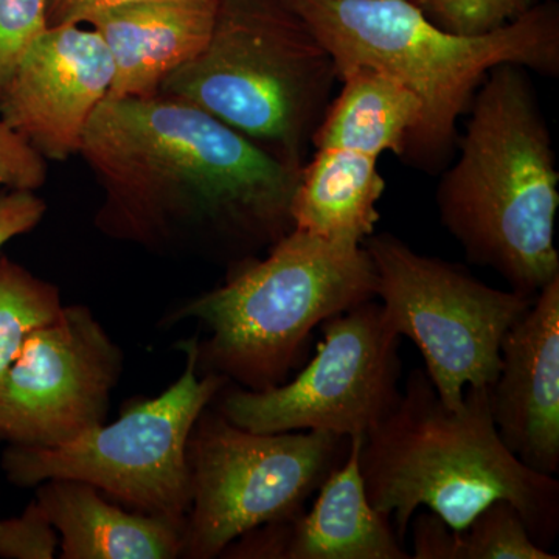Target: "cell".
<instances>
[{"instance_id":"6da1fadb","label":"cell","mask_w":559,"mask_h":559,"mask_svg":"<svg viewBox=\"0 0 559 559\" xmlns=\"http://www.w3.org/2000/svg\"><path fill=\"white\" fill-rule=\"evenodd\" d=\"M79 154L103 190L95 223L116 240L238 263L294 229L301 168L178 98L106 97Z\"/></svg>"},{"instance_id":"7a4b0ae2","label":"cell","mask_w":559,"mask_h":559,"mask_svg":"<svg viewBox=\"0 0 559 559\" xmlns=\"http://www.w3.org/2000/svg\"><path fill=\"white\" fill-rule=\"evenodd\" d=\"M489 388H468L463 406H444L425 370L414 369L399 406L362 437L359 468L371 506L401 543L419 509L452 530L496 500H509L530 536L550 550L559 530V481L514 457L500 440Z\"/></svg>"},{"instance_id":"3957f363","label":"cell","mask_w":559,"mask_h":559,"mask_svg":"<svg viewBox=\"0 0 559 559\" xmlns=\"http://www.w3.org/2000/svg\"><path fill=\"white\" fill-rule=\"evenodd\" d=\"M469 106L457 160L437 189L441 223L469 261L536 297L559 277V173L549 127L521 66L492 69Z\"/></svg>"},{"instance_id":"277c9868","label":"cell","mask_w":559,"mask_h":559,"mask_svg":"<svg viewBox=\"0 0 559 559\" xmlns=\"http://www.w3.org/2000/svg\"><path fill=\"white\" fill-rule=\"evenodd\" d=\"M329 49L337 76L369 68L399 80L421 103V120L401 159L432 170L447 159L457 123L492 69L559 70V14L532 5L484 35L444 31L412 0H285Z\"/></svg>"},{"instance_id":"5b68a950","label":"cell","mask_w":559,"mask_h":559,"mask_svg":"<svg viewBox=\"0 0 559 559\" xmlns=\"http://www.w3.org/2000/svg\"><path fill=\"white\" fill-rule=\"evenodd\" d=\"M264 260L238 261L219 288L190 300L175 319H197L198 370L261 392L288 381L312 330L377 297V274L362 245L293 229Z\"/></svg>"},{"instance_id":"8992f818","label":"cell","mask_w":559,"mask_h":559,"mask_svg":"<svg viewBox=\"0 0 559 559\" xmlns=\"http://www.w3.org/2000/svg\"><path fill=\"white\" fill-rule=\"evenodd\" d=\"M337 80L329 49L285 0H219L207 46L157 95L190 103L304 168Z\"/></svg>"},{"instance_id":"52a82bcc","label":"cell","mask_w":559,"mask_h":559,"mask_svg":"<svg viewBox=\"0 0 559 559\" xmlns=\"http://www.w3.org/2000/svg\"><path fill=\"white\" fill-rule=\"evenodd\" d=\"M197 342L180 344L187 364L175 384L156 399L132 404L112 425L103 423L61 447L9 444L2 457L7 479L17 487L53 479L86 481L124 509L186 527L190 433L202 411L230 382L198 370Z\"/></svg>"},{"instance_id":"ba28073f","label":"cell","mask_w":559,"mask_h":559,"mask_svg":"<svg viewBox=\"0 0 559 559\" xmlns=\"http://www.w3.org/2000/svg\"><path fill=\"white\" fill-rule=\"evenodd\" d=\"M348 437L257 433L209 404L190 433V509L182 557H221L250 530L290 520L347 457Z\"/></svg>"},{"instance_id":"9c48e42d","label":"cell","mask_w":559,"mask_h":559,"mask_svg":"<svg viewBox=\"0 0 559 559\" xmlns=\"http://www.w3.org/2000/svg\"><path fill=\"white\" fill-rule=\"evenodd\" d=\"M362 246L390 329L417 345L444 406L457 411L466 389L498 380L500 344L536 297L491 288L390 234L370 235Z\"/></svg>"},{"instance_id":"30bf717a","label":"cell","mask_w":559,"mask_h":559,"mask_svg":"<svg viewBox=\"0 0 559 559\" xmlns=\"http://www.w3.org/2000/svg\"><path fill=\"white\" fill-rule=\"evenodd\" d=\"M323 340L294 380L253 392L224 388L216 409L257 433L323 430L366 437L401 399L400 340L373 299L320 323Z\"/></svg>"},{"instance_id":"8fae6325","label":"cell","mask_w":559,"mask_h":559,"mask_svg":"<svg viewBox=\"0 0 559 559\" xmlns=\"http://www.w3.org/2000/svg\"><path fill=\"white\" fill-rule=\"evenodd\" d=\"M123 355L83 305L33 330L0 385V440L55 448L103 425Z\"/></svg>"},{"instance_id":"7c38bea8","label":"cell","mask_w":559,"mask_h":559,"mask_svg":"<svg viewBox=\"0 0 559 559\" xmlns=\"http://www.w3.org/2000/svg\"><path fill=\"white\" fill-rule=\"evenodd\" d=\"M114 64L105 40L81 25L49 27L11 80L0 120L44 159L79 154L84 131L109 95Z\"/></svg>"},{"instance_id":"4fadbf2b","label":"cell","mask_w":559,"mask_h":559,"mask_svg":"<svg viewBox=\"0 0 559 559\" xmlns=\"http://www.w3.org/2000/svg\"><path fill=\"white\" fill-rule=\"evenodd\" d=\"M492 421L507 450L546 476L559 471V277L500 344L498 380L488 389Z\"/></svg>"},{"instance_id":"5bb4252c","label":"cell","mask_w":559,"mask_h":559,"mask_svg":"<svg viewBox=\"0 0 559 559\" xmlns=\"http://www.w3.org/2000/svg\"><path fill=\"white\" fill-rule=\"evenodd\" d=\"M362 437H349L347 457L323 480L312 509L250 530L241 558L411 559L392 522L371 506L359 468Z\"/></svg>"},{"instance_id":"9a60e30c","label":"cell","mask_w":559,"mask_h":559,"mask_svg":"<svg viewBox=\"0 0 559 559\" xmlns=\"http://www.w3.org/2000/svg\"><path fill=\"white\" fill-rule=\"evenodd\" d=\"M219 0H151L90 22L114 64L108 97L148 98L207 46Z\"/></svg>"},{"instance_id":"2e32d148","label":"cell","mask_w":559,"mask_h":559,"mask_svg":"<svg viewBox=\"0 0 559 559\" xmlns=\"http://www.w3.org/2000/svg\"><path fill=\"white\" fill-rule=\"evenodd\" d=\"M35 500L60 535L62 559L182 557L183 527L110 503L86 481H43Z\"/></svg>"},{"instance_id":"e0dca14e","label":"cell","mask_w":559,"mask_h":559,"mask_svg":"<svg viewBox=\"0 0 559 559\" xmlns=\"http://www.w3.org/2000/svg\"><path fill=\"white\" fill-rule=\"evenodd\" d=\"M290 204L296 230L323 240L360 246L380 221L385 182L380 157L345 145H314Z\"/></svg>"},{"instance_id":"ac0fdd59","label":"cell","mask_w":559,"mask_h":559,"mask_svg":"<svg viewBox=\"0 0 559 559\" xmlns=\"http://www.w3.org/2000/svg\"><path fill=\"white\" fill-rule=\"evenodd\" d=\"M342 90L331 100L311 145H345L374 156L401 157L407 139L421 120V103L388 73L369 68L348 70Z\"/></svg>"},{"instance_id":"d6986e66","label":"cell","mask_w":559,"mask_h":559,"mask_svg":"<svg viewBox=\"0 0 559 559\" xmlns=\"http://www.w3.org/2000/svg\"><path fill=\"white\" fill-rule=\"evenodd\" d=\"M414 516V559H558L533 540L509 500H496L463 530H452L429 510Z\"/></svg>"},{"instance_id":"ffe728a7","label":"cell","mask_w":559,"mask_h":559,"mask_svg":"<svg viewBox=\"0 0 559 559\" xmlns=\"http://www.w3.org/2000/svg\"><path fill=\"white\" fill-rule=\"evenodd\" d=\"M57 286L0 255V385L28 334L62 310Z\"/></svg>"},{"instance_id":"44dd1931","label":"cell","mask_w":559,"mask_h":559,"mask_svg":"<svg viewBox=\"0 0 559 559\" xmlns=\"http://www.w3.org/2000/svg\"><path fill=\"white\" fill-rule=\"evenodd\" d=\"M433 24L459 35H484L518 20L532 0H412Z\"/></svg>"},{"instance_id":"7402d4cb","label":"cell","mask_w":559,"mask_h":559,"mask_svg":"<svg viewBox=\"0 0 559 559\" xmlns=\"http://www.w3.org/2000/svg\"><path fill=\"white\" fill-rule=\"evenodd\" d=\"M49 0H0V105L36 39L49 28Z\"/></svg>"},{"instance_id":"603a6c76","label":"cell","mask_w":559,"mask_h":559,"mask_svg":"<svg viewBox=\"0 0 559 559\" xmlns=\"http://www.w3.org/2000/svg\"><path fill=\"white\" fill-rule=\"evenodd\" d=\"M60 551V535L36 500L20 516L0 520V558L51 559Z\"/></svg>"},{"instance_id":"cb8c5ba5","label":"cell","mask_w":559,"mask_h":559,"mask_svg":"<svg viewBox=\"0 0 559 559\" xmlns=\"http://www.w3.org/2000/svg\"><path fill=\"white\" fill-rule=\"evenodd\" d=\"M46 180L47 160L0 120V189L36 191Z\"/></svg>"},{"instance_id":"d4e9b609","label":"cell","mask_w":559,"mask_h":559,"mask_svg":"<svg viewBox=\"0 0 559 559\" xmlns=\"http://www.w3.org/2000/svg\"><path fill=\"white\" fill-rule=\"evenodd\" d=\"M46 210L35 191L0 189V252L14 238L35 229Z\"/></svg>"},{"instance_id":"484cf974","label":"cell","mask_w":559,"mask_h":559,"mask_svg":"<svg viewBox=\"0 0 559 559\" xmlns=\"http://www.w3.org/2000/svg\"><path fill=\"white\" fill-rule=\"evenodd\" d=\"M142 2L151 0H49L47 21L49 27L90 24L95 17L108 11Z\"/></svg>"}]
</instances>
